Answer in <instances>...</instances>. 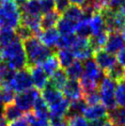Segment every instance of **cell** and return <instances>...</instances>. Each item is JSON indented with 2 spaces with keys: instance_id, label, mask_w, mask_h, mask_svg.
Here are the masks:
<instances>
[{
  "instance_id": "7a4b0ae2",
  "label": "cell",
  "mask_w": 125,
  "mask_h": 126,
  "mask_svg": "<svg viewBox=\"0 0 125 126\" xmlns=\"http://www.w3.org/2000/svg\"><path fill=\"white\" fill-rule=\"evenodd\" d=\"M4 61H6L15 71L22 70L28 67L27 56L20 40L17 38L4 47Z\"/></svg>"
},
{
  "instance_id": "6da1fadb",
  "label": "cell",
  "mask_w": 125,
  "mask_h": 126,
  "mask_svg": "<svg viewBox=\"0 0 125 126\" xmlns=\"http://www.w3.org/2000/svg\"><path fill=\"white\" fill-rule=\"evenodd\" d=\"M27 56L28 66L40 65L50 55L53 54V51L43 45L38 37H31L22 42Z\"/></svg>"
},
{
  "instance_id": "681fc988",
  "label": "cell",
  "mask_w": 125,
  "mask_h": 126,
  "mask_svg": "<svg viewBox=\"0 0 125 126\" xmlns=\"http://www.w3.org/2000/svg\"><path fill=\"white\" fill-rule=\"evenodd\" d=\"M0 126H8L7 125V122L5 120L3 116H0Z\"/></svg>"
},
{
  "instance_id": "7402d4cb",
  "label": "cell",
  "mask_w": 125,
  "mask_h": 126,
  "mask_svg": "<svg viewBox=\"0 0 125 126\" xmlns=\"http://www.w3.org/2000/svg\"><path fill=\"white\" fill-rule=\"evenodd\" d=\"M62 17L74 21L75 23H77L84 18V11L82 7L79 6L70 5L65 9V11L62 13Z\"/></svg>"
},
{
  "instance_id": "30bf717a",
  "label": "cell",
  "mask_w": 125,
  "mask_h": 126,
  "mask_svg": "<svg viewBox=\"0 0 125 126\" xmlns=\"http://www.w3.org/2000/svg\"><path fill=\"white\" fill-rule=\"evenodd\" d=\"M94 60L102 71L107 72L111 67L117 63V59L114 54L109 53L105 50H98L94 52Z\"/></svg>"
},
{
  "instance_id": "7dc6e473",
  "label": "cell",
  "mask_w": 125,
  "mask_h": 126,
  "mask_svg": "<svg viewBox=\"0 0 125 126\" xmlns=\"http://www.w3.org/2000/svg\"><path fill=\"white\" fill-rule=\"evenodd\" d=\"M105 120H101V121H97V122H91L90 124L88 126H102L104 123Z\"/></svg>"
},
{
  "instance_id": "277c9868",
  "label": "cell",
  "mask_w": 125,
  "mask_h": 126,
  "mask_svg": "<svg viewBox=\"0 0 125 126\" xmlns=\"http://www.w3.org/2000/svg\"><path fill=\"white\" fill-rule=\"evenodd\" d=\"M117 83L105 76L98 84V91L100 95V101L109 111L118 108L119 106L115 99V88Z\"/></svg>"
},
{
  "instance_id": "f5cc1de1",
  "label": "cell",
  "mask_w": 125,
  "mask_h": 126,
  "mask_svg": "<svg viewBox=\"0 0 125 126\" xmlns=\"http://www.w3.org/2000/svg\"><path fill=\"white\" fill-rule=\"evenodd\" d=\"M5 1H7V0H0V5H1L2 3H4Z\"/></svg>"
},
{
  "instance_id": "c3c4849f",
  "label": "cell",
  "mask_w": 125,
  "mask_h": 126,
  "mask_svg": "<svg viewBox=\"0 0 125 126\" xmlns=\"http://www.w3.org/2000/svg\"><path fill=\"white\" fill-rule=\"evenodd\" d=\"M4 62V47L0 45V63Z\"/></svg>"
},
{
  "instance_id": "603a6c76",
  "label": "cell",
  "mask_w": 125,
  "mask_h": 126,
  "mask_svg": "<svg viewBox=\"0 0 125 126\" xmlns=\"http://www.w3.org/2000/svg\"><path fill=\"white\" fill-rule=\"evenodd\" d=\"M109 32L107 31H103L100 33H97L96 35H91L88 40H89V43L94 52L98 51V50H102L104 48L106 42L108 41Z\"/></svg>"
},
{
  "instance_id": "e0dca14e",
  "label": "cell",
  "mask_w": 125,
  "mask_h": 126,
  "mask_svg": "<svg viewBox=\"0 0 125 126\" xmlns=\"http://www.w3.org/2000/svg\"><path fill=\"white\" fill-rule=\"evenodd\" d=\"M40 66L42 68V70L46 73V75L48 77H51L53 74L55 73L56 71L58 70L60 67V63L58 61V58L56 56L55 53H53L52 55H50L47 57L43 62H42Z\"/></svg>"
},
{
  "instance_id": "44dd1931",
  "label": "cell",
  "mask_w": 125,
  "mask_h": 126,
  "mask_svg": "<svg viewBox=\"0 0 125 126\" xmlns=\"http://www.w3.org/2000/svg\"><path fill=\"white\" fill-rule=\"evenodd\" d=\"M58 61L60 63V67L65 70L71 63L75 61V55L70 49H58L55 53Z\"/></svg>"
},
{
  "instance_id": "f6af8a7d",
  "label": "cell",
  "mask_w": 125,
  "mask_h": 126,
  "mask_svg": "<svg viewBox=\"0 0 125 126\" xmlns=\"http://www.w3.org/2000/svg\"><path fill=\"white\" fill-rule=\"evenodd\" d=\"M51 126H69V123L67 122V120L62 119L60 120V121H57V122H53V123H51Z\"/></svg>"
},
{
  "instance_id": "2e32d148",
  "label": "cell",
  "mask_w": 125,
  "mask_h": 126,
  "mask_svg": "<svg viewBox=\"0 0 125 126\" xmlns=\"http://www.w3.org/2000/svg\"><path fill=\"white\" fill-rule=\"evenodd\" d=\"M41 20H42V16L21 14L20 24L27 26L29 29H31L35 37H38L42 32V27H41Z\"/></svg>"
},
{
  "instance_id": "f35d334b",
  "label": "cell",
  "mask_w": 125,
  "mask_h": 126,
  "mask_svg": "<svg viewBox=\"0 0 125 126\" xmlns=\"http://www.w3.org/2000/svg\"><path fill=\"white\" fill-rule=\"evenodd\" d=\"M15 32H16V35H17V39L22 41V42H24L25 40L30 39L34 36V34H33V32H32L31 29H29L27 26H25L23 24L19 25L15 30Z\"/></svg>"
},
{
  "instance_id": "4fadbf2b",
  "label": "cell",
  "mask_w": 125,
  "mask_h": 126,
  "mask_svg": "<svg viewBox=\"0 0 125 126\" xmlns=\"http://www.w3.org/2000/svg\"><path fill=\"white\" fill-rule=\"evenodd\" d=\"M125 42L121 32H114L109 33L108 41L104 46V50L111 54L118 53L124 48Z\"/></svg>"
},
{
  "instance_id": "ac0fdd59",
  "label": "cell",
  "mask_w": 125,
  "mask_h": 126,
  "mask_svg": "<svg viewBox=\"0 0 125 126\" xmlns=\"http://www.w3.org/2000/svg\"><path fill=\"white\" fill-rule=\"evenodd\" d=\"M60 18H61V14L55 9L46 14H43L42 16V20H41L42 30L43 31L47 29L54 28V26L57 25V22L59 21Z\"/></svg>"
},
{
  "instance_id": "9a60e30c",
  "label": "cell",
  "mask_w": 125,
  "mask_h": 126,
  "mask_svg": "<svg viewBox=\"0 0 125 126\" xmlns=\"http://www.w3.org/2000/svg\"><path fill=\"white\" fill-rule=\"evenodd\" d=\"M60 36L61 35L57 31V29L51 28L43 30L41 32V34L38 36V38L43 45H45L50 49H52V48H55L57 45Z\"/></svg>"
},
{
  "instance_id": "8d00e7d4",
  "label": "cell",
  "mask_w": 125,
  "mask_h": 126,
  "mask_svg": "<svg viewBox=\"0 0 125 126\" xmlns=\"http://www.w3.org/2000/svg\"><path fill=\"white\" fill-rule=\"evenodd\" d=\"M115 99L119 107H125V81L117 83L115 88Z\"/></svg>"
},
{
  "instance_id": "db71d44e",
  "label": "cell",
  "mask_w": 125,
  "mask_h": 126,
  "mask_svg": "<svg viewBox=\"0 0 125 126\" xmlns=\"http://www.w3.org/2000/svg\"><path fill=\"white\" fill-rule=\"evenodd\" d=\"M123 39H124V42H125V37H123Z\"/></svg>"
},
{
  "instance_id": "60d3db41",
  "label": "cell",
  "mask_w": 125,
  "mask_h": 126,
  "mask_svg": "<svg viewBox=\"0 0 125 126\" xmlns=\"http://www.w3.org/2000/svg\"><path fill=\"white\" fill-rule=\"evenodd\" d=\"M67 122L69 123V126H88L87 119L83 117L82 115L74 116V117H69L66 118Z\"/></svg>"
},
{
  "instance_id": "b9f144b4",
  "label": "cell",
  "mask_w": 125,
  "mask_h": 126,
  "mask_svg": "<svg viewBox=\"0 0 125 126\" xmlns=\"http://www.w3.org/2000/svg\"><path fill=\"white\" fill-rule=\"evenodd\" d=\"M9 126H30V124L25 117H21L19 119L11 122Z\"/></svg>"
},
{
  "instance_id": "11a10c76",
  "label": "cell",
  "mask_w": 125,
  "mask_h": 126,
  "mask_svg": "<svg viewBox=\"0 0 125 126\" xmlns=\"http://www.w3.org/2000/svg\"><path fill=\"white\" fill-rule=\"evenodd\" d=\"M54 1H57V0H54Z\"/></svg>"
},
{
  "instance_id": "d6986e66",
  "label": "cell",
  "mask_w": 125,
  "mask_h": 126,
  "mask_svg": "<svg viewBox=\"0 0 125 126\" xmlns=\"http://www.w3.org/2000/svg\"><path fill=\"white\" fill-rule=\"evenodd\" d=\"M88 23L90 26L92 35H96L97 33H100L103 31H106L105 21L101 13H95L88 18Z\"/></svg>"
},
{
  "instance_id": "d4e9b609",
  "label": "cell",
  "mask_w": 125,
  "mask_h": 126,
  "mask_svg": "<svg viewBox=\"0 0 125 126\" xmlns=\"http://www.w3.org/2000/svg\"><path fill=\"white\" fill-rule=\"evenodd\" d=\"M65 72L69 79L79 80L80 78H81V77L83 76V72H84L82 61L75 60L73 63L66 68Z\"/></svg>"
},
{
  "instance_id": "5bb4252c",
  "label": "cell",
  "mask_w": 125,
  "mask_h": 126,
  "mask_svg": "<svg viewBox=\"0 0 125 126\" xmlns=\"http://www.w3.org/2000/svg\"><path fill=\"white\" fill-rule=\"evenodd\" d=\"M28 68L31 72L33 87L38 90H42L48 84L49 77L40 65H31Z\"/></svg>"
},
{
  "instance_id": "1f68e13d",
  "label": "cell",
  "mask_w": 125,
  "mask_h": 126,
  "mask_svg": "<svg viewBox=\"0 0 125 126\" xmlns=\"http://www.w3.org/2000/svg\"><path fill=\"white\" fill-rule=\"evenodd\" d=\"M20 12L21 14L42 16V10L39 0H28L24 5V7L21 8Z\"/></svg>"
},
{
  "instance_id": "83f0119b",
  "label": "cell",
  "mask_w": 125,
  "mask_h": 126,
  "mask_svg": "<svg viewBox=\"0 0 125 126\" xmlns=\"http://www.w3.org/2000/svg\"><path fill=\"white\" fill-rule=\"evenodd\" d=\"M15 73L14 69H12L7 63H0V87L8 86Z\"/></svg>"
},
{
  "instance_id": "7c38bea8",
  "label": "cell",
  "mask_w": 125,
  "mask_h": 126,
  "mask_svg": "<svg viewBox=\"0 0 125 126\" xmlns=\"http://www.w3.org/2000/svg\"><path fill=\"white\" fill-rule=\"evenodd\" d=\"M43 100L46 102L48 107H52V106L58 104L64 98L62 92L59 89L52 87V85L48 82L46 87L42 90V96H41Z\"/></svg>"
},
{
  "instance_id": "e575fe53",
  "label": "cell",
  "mask_w": 125,
  "mask_h": 126,
  "mask_svg": "<svg viewBox=\"0 0 125 126\" xmlns=\"http://www.w3.org/2000/svg\"><path fill=\"white\" fill-rule=\"evenodd\" d=\"M15 92L8 86L0 87V99L5 105L13 103L15 99Z\"/></svg>"
},
{
  "instance_id": "9c48e42d",
  "label": "cell",
  "mask_w": 125,
  "mask_h": 126,
  "mask_svg": "<svg viewBox=\"0 0 125 126\" xmlns=\"http://www.w3.org/2000/svg\"><path fill=\"white\" fill-rule=\"evenodd\" d=\"M83 68L84 72L82 77H87V79H90V80L94 81L96 83L99 84L101 79L104 77L103 71L98 67L97 63L95 62V60L91 59V58L84 61Z\"/></svg>"
},
{
  "instance_id": "7bdbcfd3",
  "label": "cell",
  "mask_w": 125,
  "mask_h": 126,
  "mask_svg": "<svg viewBox=\"0 0 125 126\" xmlns=\"http://www.w3.org/2000/svg\"><path fill=\"white\" fill-rule=\"evenodd\" d=\"M116 59L118 61V63L122 65V66L125 67V48L122 49L116 56Z\"/></svg>"
},
{
  "instance_id": "f907efd6",
  "label": "cell",
  "mask_w": 125,
  "mask_h": 126,
  "mask_svg": "<svg viewBox=\"0 0 125 126\" xmlns=\"http://www.w3.org/2000/svg\"><path fill=\"white\" fill-rule=\"evenodd\" d=\"M102 126H116V125H115L112 122H110L109 119H107V120H105V122H104V123H103V125Z\"/></svg>"
},
{
  "instance_id": "74e56055",
  "label": "cell",
  "mask_w": 125,
  "mask_h": 126,
  "mask_svg": "<svg viewBox=\"0 0 125 126\" xmlns=\"http://www.w3.org/2000/svg\"><path fill=\"white\" fill-rule=\"evenodd\" d=\"M83 98L87 105H94V104L99 103L100 102V95H99L98 88L88 91L87 93H84Z\"/></svg>"
},
{
  "instance_id": "4dcf8cb0",
  "label": "cell",
  "mask_w": 125,
  "mask_h": 126,
  "mask_svg": "<svg viewBox=\"0 0 125 126\" xmlns=\"http://www.w3.org/2000/svg\"><path fill=\"white\" fill-rule=\"evenodd\" d=\"M32 110H33L35 115H37L40 118H49L50 119V117H49V107L41 96L35 100Z\"/></svg>"
},
{
  "instance_id": "3957f363",
  "label": "cell",
  "mask_w": 125,
  "mask_h": 126,
  "mask_svg": "<svg viewBox=\"0 0 125 126\" xmlns=\"http://www.w3.org/2000/svg\"><path fill=\"white\" fill-rule=\"evenodd\" d=\"M20 22L21 12L13 0H7L0 5V28L16 30Z\"/></svg>"
},
{
  "instance_id": "ab89813d",
  "label": "cell",
  "mask_w": 125,
  "mask_h": 126,
  "mask_svg": "<svg viewBox=\"0 0 125 126\" xmlns=\"http://www.w3.org/2000/svg\"><path fill=\"white\" fill-rule=\"evenodd\" d=\"M39 3L41 6V10H42V15L55 9V1L54 0H39Z\"/></svg>"
},
{
  "instance_id": "4316f807",
  "label": "cell",
  "mask_w": 125,
  "mask_h": 126,
  "mask_svg": "<svg viewBox=\"0 0 125 126\" xmlns=\"http://www.w3.org/2000/svg\"><path fill=\"white\" fill-rule=\"evenodd\" d=\"M105 75L116 83L125 81V67L122 66L120 63H116L109 70L105 72Z\"/></svg>"
},
{
  "instance_id": "5b68a950",
  "label": "cell",
  "mask_w": 125,
  "mask_h": 126,
  "mask_svg": "<svg viewBox=\"0 0 125 126\" xmlns=\"http://www.w3.org/2000/svg\"><path fill=\"white\" fill-rule=\"evenodd\" d=\"M8 87L14 91L15 93H20L23 91L29 90L33 88V82L31 78V72L29 68L18 70L15 73L14 77L8 84Z\"/></svg>"
},
{
  "instance_id": "8992f818",
  "label": "cell",
  "mask_w": 125,
  "mask_h": 126,
  "mask_svg": "<svg viewBox=\"0 0 125 126\" xmlns=\"http://www.w3.org/2000/svg\"><path fill=\"white\" fill-rule=\"evenodd\" d=\"M40 97V92L36 88H31L29 90L17 93L15 97L14 103L22 111L29 112L33 109L34 102Z\"/></svg>"
},
{
  "instance_id": "484cf974",
  "label": "cell",
  "mask_w": 125,
  "mask_h": 126,
  "mask_svg": "<svg viewBox=\"0 0 125 126\" xmlns=\"http://www.w3.org/2000/svg\"><path fill=\"white\" fill-rule=\"evenodd\" d=\"M76 24L74 21L63 18H60L57 22V31L60 33V35H70L75 33L76 30Z\"/></svg>"
},
{
  "instance_id": "cb8c5ba5",
  "label": "cell",
  "mask_w": 125,
  "mask_h": 126,
  "mask_svg": "<svg viewBox=\"0 0 125 126\" xmlns=\"http://www.w3.org/2000/svg\"><path fill=\"white\" fill-rule=\"evenodd\" d=\"M23 115V111L18 108L14 102L5 106L3 117L7 122H13L15 120L21 118Z\"/></svg>"
},
{
  "instance_id": "816d5d0a",
  "label": "cell",
  "mask_w": 125,
  "mask_h": 126,
  "mask_svg": "<svg viewBox=\"0 0 125 126\" xmlns=\"http://www.w3.org/2000/svg\"><path fill=\"white\" fill-rule=\"evenodd\" d=\"M121 33H122V37H125V23L123 25V27H122V31H121Z\"/></svg>"
},
{
  "instance_id": "ffe728a7",
  "label": "cell",
  "mask_w": 125,
  "mask_h": 126,
  "mask_svg": "<svg viewBox=\"0 0 125 126\" xmlns=\"http://www.w3.org/2000/svg\"><path fill=\"white\" fill-rule=\"evenodd\" d=\"M67 81H68V77L66 75L65 70L62 68H59L52 76H51L49 83L57 89L62 90Z\"/></svg>"
},
{
  "instance_id": "d590c367",
  "label": "cell",
  "mask_w": 125,
  "mask_h": 126,
  "mask_svg": "<svg viewBox=\"0 0 125 126\" xmlns=\"http://www.w3.org/2000/svg\"><path fill=\"white\" fill-rule=\"evenodd\" d=\"M77 36L75 34H70V35H61L58 41V43L56 45L57 49H70L72 48L74 42L76 41Z\"/></svg>"
},
{
  "instance_id": "bcb514c9",
  "label": "cell",
  "mask_w": 125,
  "mask_h": 126,
  "mask_svg": "<svg viewBox=\"0 0 125 126\" xmlns=\"http://www.w3.org/2000/svg\"><path fill=\"white\" fill-rule=\"evenodd\" d=\"M87 0H69V2L72 5H76V6H79V7H82L84 4L86 3Z\"/></svg>"
},
{
  "instance_id": "52a82bcc",
  "label": "cell",
  "mask_w": 125,
  "mask_h": 126,
  "mask_svg": "<svg viewBox=\"0 0 125 126\" xmlns=\"http://www.w3.org/2000/svg\"><path fill=\"white\" fill-rule=\"evenodd\" d=\"M71 51L73 52L75 58L79 61H86L87 59H90L94 54V50L90 46L89 40L87 38L78 37V36H77L76 41L71 48Z\"/></svg>"
},
{
  "instance_id": "836d02e7",
  "label": "cell",
  "mask_w": 125,
  "mask_h": 126,
  "mask_svg": "<svg viewBox=\"0 0 125 126\" xmlns=\"http://www.w3.org/2000/svg\"><path fill=\"white\" fill-rule=\"evenodd\" d=\"M17 38V37L16 35L15 30L7 28H0V45L5 47Z\"/></svg>"
},
{
  "instance_id": "d6a6232c",
  "label": "cell",
  "mask_w": 125,
  "mask_h": 126,
  "mask_svg": "<svg viewBox=\"0 0 125 126\" xmlns=\"http://www.w3.org/2000/svg\"><path fill=\"white\" fill-rule=\"evenodd\" d=\"M75 32L77 33V36L83 37V38H89L92 35L91 29L88 23V18H83L82 20L77 22L76 24V30Z\"/></svg>"
},
{
  "instance_id": "ba28073f",
  "label": "cell",
  "mask_w": 125,
  "mask_h": 126,
  "mask_svg": "<svg viewBox=\"0 0 125 126\" xmlns=\"http://www.w3.org/2000/svg\"><path fill=\"white\" fill-rule=\"evenodd\" d=\"M62 90L63 97L70 102L76 101L83 98V90L81 85L79 81L76 79H69Z\"/></svg>"
},
{
  "instance_id": "8fae6325",
  "label": "cell",
  "mask_w": 125,
  "mask_h": 126,
  "mask_svg": "<svg viewBox=\"0 0 125 126\" xmlns=\"http://www.w3.org/2000/svg\"><path fill=\"white\" fill-rule=\"evenodd\" d=\"M84 116L89 122H97L108 118V110L103 104L97 103L94 105H87L84 111Z\"/></svg>"
},
{
  "instance_id": "ee69618b",
  "label": "cell",
  "mask_w": 125,
  "mask_h": 126,
  "mask_svg": "<svg viewBox=\"0 0 125 126\" xmlns=\"http://www.w3.org/2000/svg\"><path fill=\"white\" fill-rule=\"evenodd\" d=\"M125 0H109V7L114 11H118V8L121 7L123 2Z\"/></svg>"
},
{
  "instance_id": "f546056e",
  "label": "cell",
  "mask_w": 125,
  "mask_h": 126,
  "mask_svg": "<svg viewBox=\"0 0 125 126\" xmlns=\"http://www.w3.org/2000/svg\"><path fill=\"white\" fill-rule=\"evenodd\" d=\"M108 119L116 126H125V107H118L108 112Z\"/></svg>"
},
{
  "instance_id": "f1b7e54d",
  "label": "cell",
  "mask_w": 125,
  "mask_h": 126,
  "mask_svg": "<svg viewBox=\"0 0 125 126\" xmlns=\"http://www.w3.org/2000/svg\"><path fill=\"white\" fill-rule=\"evenodd\" d=\"M87 107V104L86 101L84 100V98H80L78 100L73 101L70 103L69 109H68V112L66 114L65 118H69V117H74V116H78L84 114V111L86 108Z\"/></svg>"
}]
</instances>
